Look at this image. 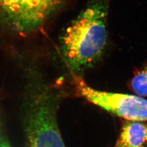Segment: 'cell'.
Here are the masks:
<instances>
[{"label":"cell","instance_id":"cell-1","mask_svg":"<svg viewBox=\"0 0 147 147\" xmlns=\"http://www.w3.org/2000/svg\"><path fill=\"white\" fill-rule=\"evenodd\" d=\"M109 1L90 0L63 34V55L75 73L92 67L104 52Z\"/></svg>","mask_w":147,"mask_h":147},{"label":"cell","instance_id":"cell-2","mask_svg":"<svg viewBox=\"0 0 147 147\" xmlns=\"http://www.w3.org/2000/svg\"><path fill=\"white\" fill-rule=\"evenodd\" d=\"M58 102L52 93L31 90L21 112L27 147H65L57 121Z\"/></svg>","mask_w":147,"mask_h":147},{"label":"cell","instance_id":"cell-3","mask_svg":"<svg viewBox=\"0 0 147 147\" xmlns=\"http://www.w3.org/2000/svg\"><path fill=\"white\" fill-rule=\"evenodd\" d=\"M64 0H0V25L26 36L38 31Z\"/></svg>","mask_w":147,"mask_h":147},{"label":"cell","instance_id":"cell-4","mask_svg":"<svg viewBox=\"0 0 147 147\" xmlns=\"http://www.w3.org/2000/svg\"><path fill=\"white\" fill-rule=\"evenodd\" d=\"M73 82L77 94L90 102L129 121H147V100L141 97L94 89L75 74Z\"/></svg>","mask_w":147,"mask_h":147},{"label":"cell","instance_id":"cell-5","mask_svg":"<svg viewBox=\"0 0 147 147\" xmlns=\"http://www.w3.org/2000/svg\"><path fill=\"white\" fill-rule=\"evenodd\" d=\"M147 126L139 121H130L123 126L116 146L140 147L147 141Z\"/></svg>","mask_w":147,"mask_h":147},{"label":"cell","instance_id":"cell-6","mask_svg":"<svg viewBox=\"0 0 147 147\" xmlns=\"http://www.w3.org/2000/svg\"><path fill=\"white\" fill-rule=\"evenodd\" d=\"M131 86L137 94L142 96H147V65L134 73Z\"/></svg>","mask_w":147,"mask_h":147},{"label":"cell","instance_id":"cell-7","mask_svg":"<svg viewBox=\"0 0 147 147\" xmlns=\"http://www.w3.org/2000/svg\"><path fill=\"white\" fill-rule=\"evenodd\" d=\"M0 147H11L8 138L0 129Z\"/></svg>","mask_w":147,"mask_h":147},{"label":"cell","instance_id":"cell-8","mask_svg":"<svg viewBox=\"0 0 147 147\" xmlns=\"http://www.w3.org/2000/svg\"><path fill=\"white\" fill-rule=\"evenodd\" d=\"M115 147H118V146H115ZM143 147V146H142V147Z\"/></svg>","mask_w":147,"mask_h":147},{"label":"cell","instance_id":"cell-9","mask_svg":"<svg viewBox=\"0 0 147 147\" xmlns=\"http://www.w3.org/2000/svg\"></svg>","mask_w":147,"mask_h":147},{"label":"cell","instance_id":"cell-10","mask_svg":"<svg viewBox=\"0 0 147 147\" xmlns=\"http://www.w3.org/2000/svg\"></svg>","mask_w":147,"mask_h":147}]
</instances>
